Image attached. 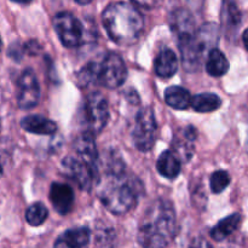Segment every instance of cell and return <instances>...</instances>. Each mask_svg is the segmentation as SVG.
<instances>
[{"label":"cell","mask_w":248,"mask_h":248,"mask_svg":"<svg viewBox=\"0 0 248 248\" xmlns=\"http://www.w3.org/2000/svg\"><path fill=\"white\" fill-rule=\"evenodd\" d=\"M177 235V218L170 201H154L145 211L138 229V242L143 248H169Z\"/></svg>","instance_id":"cell-1"},{"label":"cell","mask_w":248,"mask_h":248,"mask_svg":"<svg viewBox=\"0 0 248 248\" xmlns=\"http://www.w3.org/2000/svg\"><path fill=\"white\" fill-rule=\"evenodd\" d=\"M40 86L31 69H26L18 79V97L17 103L21 109H31L39 103Z\"/></svg>","instance_id":"cell-9"},{"label":"cell","mask_w":248,"mask_h":248,"mask_svg":"<svg viewBox=\"0 0 248 248\" xmlns=\"http://www.w3.org/2000/svg\"><path fill=\"white\" fill-rule=\"evenodd\" d=\"M102 18L107 33L118 45L130 46L137 43L144 28V19L140 12L127 2L108 5Z\"/></svg>","instance_id":"cell-3"},{"label":"cell","mask_w":248,"mask_h":248,"mask_svg":"<svg viewBox=\"0 0 248 248\" xmlns=\"http://www.w3.org/2000/svg\"><path fill=\"white\" fill-rule=\"evenodd\" d=\"M75 1H77L78 4H80V5H87V4H90L92 0H75Z\"/></svg>","instance_id":"cell-32"},{"label":"cell","mask_w":248,"mask_h":248,"mask_svg":"<svg viewBox=\"0 0 248 248\" xmlns=\"http://www.w3.org/2000/svg\"><path fill=\"white\" fill-rule=\"evenodd\" d=\"M165 102L171 108L177 110H184L189 108L191 103V94L182 86H171L165 91Z\"/></svg>","instance_id":"cell-18"},{"label":"cell","mask_w":248,"mask_h":248,"mask_svg":"<svg viewBox=\"0 0 248 248\" xmlns=\"http://www.w3.org/2000/svg\"><path fill=\"white\" fill-rule=\"evenodd\" d=\"M242 40H244L245 47H246V50L248 51V28L244 31V35H242Z\"/></svg>","instance_id":"cell-30"},{"label":"cell","mask_w":248,"mask_h":248,"mask_svg":"<svg viewBox=\"0 0 248 248\" xmlns=\"http://www.w3.org/2000/svg\"><path fill=\"white\" fill-rule=\"evenodd\" d=\"M2 48V41H1V38H0V51H1Z\"/></svg>","instance_id":"cell-34"},{"label":"cell","mask_w":248,"mask_h":248,"mask_svg":"<svg viewBox=\"0 0 248 248\" xmlns=\"http://www.w3.org/2000/svg\"><path fill=\"white\" fill-rule=\"evenodd\" d=\"M156 169L162 177L173 179L181 173V160L171 150H165L157 159Z\"/></svg>","instance_id":"cell-17"},{"label":"cell","mask_w":248,"mask_h":248,"mask_svg":"<svg viewBox=\"0 0 248 248\" xmlns=\"http://www.w3.org/2000/svg\"><path fill=\"white\" fill-rule=\"evenodd\" d=\"M55 31L65 47H78L84 43L85 29L81 22L69 12H60L53 18Z\"/></svg>","instance_id":"cell-7"},{"label":"cell","mask_w":248,"mask_h":248,"mask_svg":"<svg viewBox=\"0 0 248 248\" xmlns=\"http://www.w3.org/2000/svg\"><path fill=\"white\" fill-rule=\"evenodd\" d=\"M227 21H228V24L232 27H237L239 26L240 21H241V15H240V11L237 10L236 5H235L232 1L228 2Z\"/></svg>","instance_id":"cell-26"},{"label":"cell","mask_w":248,"mask_h":248,"mask_svg":"<svg viewBox=\"0 0 248 248\" xmlns=\"http://www.w3.org/2000/svg\"><path fill=\"white\" fill-rule=\"evenodd\" d=\"M50 200L56 212L62 216L68 215L74 206V191L68 184L52 183L50 189Z\"/></svg>","instance_id":"cell-11"},{"label":"cell","mask_w":248,"mask_h":248,"mask_svg":"<svg viewBox=\"0 0 248 248\" xmlns=\"http://www.w3.org/2000/svg\"><path fill=\"white\" fill-rule=\"evenodd\" d=\"M196 39L203 53L206 51L210 52L213 48H217L218 40H219V28L216 23H206L196 31Z\"/></svg>","instance_id":"cell-19"},{"label":"cell","mask_w":248,"mask_h":248,"mask_svg":"<svg viewBox=\"0 0 248 248\" xmlns=\"http://www.w3.org/2000/svg\"><path fill=\"white\" fill-rule=\"evenodd\" d=\"M242 217L239 213H234V215L228 216L227 218L220 220L217 225L212 228L210 235L215 241H224L225 239L230 236L232 234H234L237 230V228L241 224Z\"/></svg>","instance_id":"cell-16"},{"label":"cell","mask_w":248,"mask_h":248,"mask_svg":"<svg viewBox=\"0 0 248 248\" xmlns=\"http://www.w3.org/2000/svg\"><path fill=\"white\" fill-rule=\"evenodd\" d=\"M11 1L17 2V4H29L31 0H11Z\"/></svg>","instance_id":"cell-31"},{"label":"cell","mask_w":248,"mask_h":248,"mask_svg":"<svg viewBox=\"0 0 248 248\" xmlns=\"http://www.w3.org/2000/svg\"><path fill=\"white\" fill-rule=\"evenodd\" d=\"M206 70L211 77H223L229 70V61L222 51L218 48H213L208 52L207 61H206Z\"/></svg>","instance_id":"cell-20"},{"label":"cell","mask_w":248,"mask_h":248,"mask_svg":"<svg viewBox=\"0 0 248 248\" xmlns=\"http://www.w3.org/2000/svg\"><path fill=\"white\" fill-rule=\"evenodd\" d=\"M21 126L27 132L34 135L51 136L57 131V125L55 121L41 115H29L22 119Z\"/></svg>","instance_id":"cell-15"},{"label":"cell","mask_w":248,"mask_h":248,"mask_svg":"<svg viewBox=\"0 0 248 248\" xmlns=\"http://www.w3.org/2000/svg\"><path fill=\"white\" fill-rule=\"evenodd\" d=\"M188 248H213V247L207 240L202 239V237H198V239L191 241V244L189 245Z\"/></svg>","instance_id":"cell-28"},{"label":"cell","mask_w":248,"mask_h":248,"mask_svg":"<svg viewBox=\"0 0 248 248\" xmlns=\"http://www.w3.org/2000/svg\"><path fill=\"white\" fill-rule=\"evenodd\" d=\"M109 120L108 101L101 92H92L85 99L82 107V124L84 132L94 137L102 132Z\"/></svg>","instance_id":"cell-4"},{"label":"cell","mask_w":248,"mask_h":248,"mask_svg":"<svg viewBox=\"0 0 248 248\" xmlns=\"http://www.w3.org/2000/svg\"><path fill=\"white\" fill-rule=\"evenodd\" d=\"M62 171L64 176L74 181L82 190L90 191L98 178V170L93 169L79 157L67 156L62 160Z\"/></svg>","instance_id":"cell-8"},{"label":"cell","mask_w":248,"mask_h":248,"mask_svg":"<svg viewBox=\"0 0 248 248\" xmlns=\"http://www.w3.org/2000/svg\"><path fill=\"white\" fill-rule=\"evenodd\" d=\"M74 150L77 157L86 162L93 169L98 170V152H97L94 137L90 133H81L74 142Z\"/></svg>","instance_id":"cell-12"},{"label":"cell","mask_w":248,"mask_h":248,"mask_svg":"<svg viewBox=\"0 0 248 248\" xmlns=\"http://www.w3.org/2000/svg\"><path fill=\"white\" fill-rule=\"evenodd\" d=\"M246 150H247V154H248V137H247V140H246Z\"/></svg>","instance_id":"cell-35"},{"label":"cell","mask_w":248,"mask_h":248,"mask_svg":"<svg viewBox=\"0 0 248 248\" xmlns=\"http://www.w3.org/2000/svg\"><path fill=\"white\" fill-rule=\"evenodd\" d=\"M157 124L154 110L150 107L140 109L135 120L132 131V140L135 147L140 152H149L154 147L156 140Z\"/></svg>","instance_id":"cell-5"},{"label":"cell","mask_w":248,"mask_h":248,"mask_svg":"<svg viewBox=\"0 0 248 248\" xmlns=\"http://www.w3.org/2000/svg\"><path fill=\"white\" fill-rule=\"evenodd\" d=\"M171 31L177 38L178 44L190 40L196 34L195 19L186 9H177L171 15Z\"/></svg>","instance_id":"cell-10"},{"label":"cell","mask_w":248,"mask_h":248,"mask_svg":"<svg viewBox=\"0 0 248 248\" xmlns=\"http://www.w3.org/2000/svg\"><path fill=\"white\" fill-rule=\"evenodd\" d=\"M126 78H127V68L118 53H108L97 65L98 84L108 89H118L125 82Z\"/></svg>","instance_id":"cell-6"},{"label":"cell","mask_w":248,"mask_h":248,"mask_svg":"<svg viewBox=\"0 0 248 248\" xmlns=\"http://www.w3.org/2000/svg\"><path fill=\"white\" fill-rule=\"evenodd\" d=\"M133 178H128L125 173L123 162L111 160L103 181L98 186V198L104 207L113 215H125L135 207L138 191Z\"/></svg>","instance_id":"cell-2"},{"label":"cell","mask_w":248,"mask_h":248,"mask_svg":"<svg viewBox=\"0 0 248 248\" xmlns=\"http://www.w3.org/2000/svg\"><path fill=\"white\" fill-rule=\"evenodd\" d=\"M190 106L193 109L198 113H211L217 109L220 108L222 106V99L216 93H199L191 98Z\"/></svg>","instance_id":"cell-21"},{"label":"cell","mask_w":248,"mask_h":248,"mask_svg":"<svg viewBox=\"0 0 248 248\" xmlns=\"http://www.w3.org/2000/svg\"><path fill=\"white\" fill-rule=\"evenodd\" d=\"M196 140V130L193 127V126H188V127L184 128L182 131V136L178 140V144H177V148L181 150V153H186V155H188V159L190 156H193V145L194 142Z\"/></svg>","instance_id":"cell-24"},{"label":"cell","mask_w":248,"mask_h":248,"mask_svg":"<svg viewBox=\"0 0 248 248\" xmlns=\"http://www.w3.org/2000/svg\"><path fill=\"white\" fill-rule=\"evenodd\" d=\"M2 176V165H1V162H0V177Z\"/></svg>","instance_id":"cell-33"},{"label":"cell","mask_w":248,"mask_h":248,"mask_svg":"<svg viewBox=\"0 0 248 248\" xmlns=\"http://www.w3.org/2000/svg\"><path fill=\"white\" fill-rule=\"evenodd\" d=\"M48 217V211L46 206L41 202H35L29 206L28 210L26 211V220L28 224L33 227L41 225Z\"/></svg>","instance_id":"cell-22"},{"label":"cell","mask_w":248,"mask_h":248,"mask_svg":"<svg viewBox=\"0 0 248 248\" xmlns=\"http://www.w3.org/2000/svg\"><path fill=\"white\" fill-rule=\"evenodd\" d=\"M210 184H211V190H212L213 193L215 194L223 193V191H224L230 184L229 173H228L227 171H223V170L213 172L210 179Z\"/></svg>","instance_id":"cell-25"},{"label":"cell","mask_w":248,"mask_h":248,"mask_svg":"<svg viewBox=\"0 0 248 248\" xmlns=\"http://www.w3.org/2000/svg\"><path fill=\"white\" fill-rule=\"evenodd\" d=\"M97 65L98 63L90 62L81 68L77 74V82L81 87L90 84H98L97 80Z\"/></svg>","instance_id":"cell-23"},{"label":"cell","mask_w":248,"mask_h":248,"mask_svg":"<svg viewBox=\"0 0 248 248\" xmlns=\"http://www.w3.org/2000/svg\"><path fill=\"white\" fill-rule=\"evenodd\" d=\"M24 50H26V52L31 53V55H35V53H38L39 50H40V45L38 44V41L31 40L24 45Z\"/></svg>","instance_id":"cell-29"},{"label":"cell","mask_w":248,"mask_h":248,"mask_svg":"<svg viewBox=\"0 0 248 248\" xmlns=\"http://www.w3.org/2000/svg\"><path fill=\"white\" fill-rule=\"evenodd\" d=\"M135 4H137L138 6L143 7V9L147 10H153L155 7L159 6L161 4L162 0H132Z\"/></svg>","instance_id":"cell-27"},{"label":"cell","mask_w":248,"mask_h":248,"mask_svg":"<svg viewBox=\"0 0 248 248\" xmlns=\"http://www.w3.org/2000/svg\"><path fill=\"white\" fill-rule=\"evenodd\" d=\"M155 73L161 79H170L178 70V58L170 48H164L157 53L154 61Z\"/></svg>","instance_id":"cell-14"},{"label":"cell","mask_w":248,"mask_h":248,"mask_svg":"<svg viewBox=\"0 0 248 248\" xmlns=\"http://www.w3.org/2000/svg\"><path fill=\"white\" fill-rule=\"evenodd\" d=\"M90 236L89 228H73L58 236L53 248H85L89 245Z\"/></svg>","instance_id":"cell-13"}]
</instances>
